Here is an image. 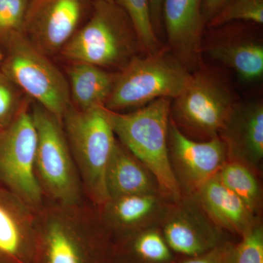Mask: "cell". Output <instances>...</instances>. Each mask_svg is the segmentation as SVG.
<instances>
[{
  "instance_id": "1",
  "label": "cell",
  "mask_w": 263,
  "mask_h": 263,
  "mask_svg": "<svg viewBox=\"0 0 263 263\" xmlns=\"http://www.w3.org/2000/svg\"><path fill=\"white\" fill-rule=\"evenodd\" d=\"M108 235L96 209L45 204L37 212L34 263H100Z\"/></svg>"
},
{
  "instance_id": "20",
  "label": "cell",
  "mask_w": 263,
  "mask_h": 263,
  "mask_svg": "<svg viewBox=\"0 0 263 263\" xmlns=\"http://www.w3.org/2000/svg\"><path fill=\"white\" fill-rule=\"evenodd\" d=\"M114 254L123 263H174L176 259L160 226L118 237Z\"/></svg>"
},
{
  "instance_id": "7",
  "label": "cell",
  "mask_w": 263,
  "mask_h": 263,
  "mask_svg": "<svg viewBox=\"0 0 263 263\" xmlns=\"http://www.w3.org/2000/svg\"><path fill=\"white\" fill-rule=\"evenodd\" d=\"M7 46L8 56L0 70L16 87L62 121L72 105L65 76L23 33L10 39Z\"/></svg>"
},
{
  "instance_id": "16",
  "label": "cell",
  "mask_w": 263,
  "mask_h": 263,
  "mask_svg": "<svg viewBox=\"0 0 263 263\" xmlns=\"http://www.w3.org/2000/svg\"><path fill=\"white\" fill-rule=\"evenodd\" d=\"M219 137L228 156L260 172L263 160V104L260 100L235 104Z\"/></svg>"
},
{
  "instance_id": "4",
  "label": "cell",
  "mask_w": 263,
  "mask_h": 263,
  "mask_svg": "<svg viewBox=\"0 0 263 263\" xmlns=\"http://www.w3.org/2000/svg\"><path fill=\"white\" fill-rule=\"evenodd\" d=\"M141 49L125 12L115 3L97 0L87 23L76 31L60 52L74 63L122 70Z\"/></svg>"
},
{
  "instance_id": "8",
  "label": "cell",
  "mask_w": 263,
  "mask_h": 263,
  "mask_svg": "<svg viewBox=\"0 0 263 263\" xmlns=\"http://www.w3.org/2000/svg\"><path fill=\"white\" fill-rule=\"evenodd\" d=\"M28 105L0 130V182L37 212L45 197L36 176L37 133Z\"/></svg>"
},
{
  "instance_id": "27",
  "label": "cell",
  "mask_w": 263,
  "mask_h": 263,
  "mask_svg": "<svg viewBox=\"0 0 263 263\" xmlns=\"http://www.w3.org/2000/svg\"><path fill=\"white\" fill-rule=\"evenodd\" d=\"M18 87L0 70V130L9 125L25 101H22Z\"/></svg>"
},
{
  "instance_id": "24",
  "label": "cell",
  "mask_w": 263,
  "mask_h": 263,
  "mask_svg": "<svg viewBox=\"0 0 263 263\" xmlns=\"http://www.w3.org/2000/svg\"><path fill=\"white\" fill-rule=\"evenodd\" d=\"M235 21L263 24V0H231L207 23L219 27Z\"/></svg>"
},
{
  "instance_id": "31",
  "label": "cell",
  "mask_w": 263,
  "mask_h": 263,
  "mask_svg": "<svg viewBox=\"0 0 263 263\" xmlns=\"http://www.w3.org/2000/svg\"><path fill=\"white\" fill-rule=\"evenodd\" d=\"M3 60H4V55H3V53L0 51V65L3 63Z\"/></svg>"
},
{
  "instance_id": "19",
  "label": "cell",
  "mask_w": 263,
  "mask_h": 263,
  "mask_svg": "<svg viewBox=\"0 0 263 263\" xmlns=\"http://www.w3.org/2000/svg\"><path fill=\"white\" fill-rule=\"evenodd\" d=\"M111 73L98 66L75 63L68 70L71 103L80 110L105 106L115 81Z\"/></svg>"
},
{
  "instance_id": "21",
  "label": "cell",
  "mask_w": 263,
  "mask_h": 263,
  "mask_svg": "<svg viewBox=\"0 0 263 263\" xmlns=\"http://www.w3.org/2000/svg\"><path fill=\"white\" fill-rule=\"evenodd\" d=\"M216 61L235 71L241 80L251 82L263 76V46L254 41L221 43L209 49Z\"/></svg>"
},
{
  "instance_id": "5",
  "label": "cell",
  "mask_w": 263,
  "mask_h": 263,
  "mask_svg": "<svg viewBox=\"0 0 263 263\" xmlns=\"http://www.w3.org/2000/svg\"><path fill=\"white\" fill-rule=\"evenodd\" d=\"M192 77L190 70L166 50L137 56L117 72L104 107L111 111L124 112L159 99H176Z\"/></svg>"
},
{
  "instance_id": "23",
  "label": "cell",
  "mask_w": 263,
  "mask_h": 263,
  "mask_svg": "<svg viewBox=\"0 0 263 263\" xmlns=\"http://www.w3.org/2000/svg\"><path fill=\"white\" fill-rule=\"evenodd\" d=\"M130 20L142 48L147 53L160 49L158 38L152 22L148 0H114Z\"/></svg>"
},
{
  "instance_id": "11",
  "label": "cell",
  "mask_w": 263,
  "mask_h": 263,
  "mask_svg": "<svg viewBox=\"0 0 263 263\" xmlns=\"http://www.w3.org/2000/svg\"><path fill=\"white\" fill-rule=\"evenodd\" d=\"M160 228L170 248L180 257L200 255L228 240L193 195L173 202Z\"/></svg>"
},
{
  "instance_id": "15",
  "label": "cell",
  "mask_w": 263,
  "mask_h": 263,
  "mask_svg": "<svg viewBox=\"0 0 263 263\" xmlns=\"http://www.w3.org/2000/svg\"><path fill=\"white\" fill-rule=\"evenodd\" d=\"M202 0H163L164 19L168 42L174 55L190 70L201 50L204 22Z\"/></svg>"
},
{
  "instance_id": "10",
  "label": "cell",
  "mask_w": 263,
  "mask_h": 263,
  "mask_svg": "<svg viewBox=\"0 0 263 263\" xmlns=\"http://www.w3.org/2000/svg\"><path fill=\"white\" fill-rule=\"evenodd\" d=\"M167 146L171 168L183 195H195L217 175L228 158V148L220 137L195 141L184 134L171 117Z\"/></svg>"
},
{
  "instance_id": "26",
  "label": "cell",
  "mask_w": 263,
  "mask_h": 263,
  "mask_svg": "<svg viewBox=\"0 0 263 263\" xmlns=\"http://www.w3.org/2000/svg\"><path fill=\"white\" fill-rule=\"evenodd\" d=\"M233 263H263V226L260 221L235 242Z\"/></svg>"
},
{
  "instance_id": "9",
  "label": "cell",
  "mask_w": 263,
  "mask_h": 263,
  "mask_svg": "<svg viewBox=\"0 0 263 263\" xmlns=\"http://www.w3.org/2000/svg\"><path fill=\"white\" fill-rule=\"evenodd\" d=\"M174 100L173 120L181 130L203 141L219 136L235 105L228 88L205 71L193 75Z\"/></svg>"
},
{
  "instance_id": "29",
  "label": "cell",
  "mask_w": 263,
  "mask_h": 263,
  "mask_svg": "<svg viewBox=\"0 0 263 263\" xmlns=\"http://www.w3.org/2000/svg\"><path fill=\"white\" fill-rule=\"evenodd\" d=\"M231 0H202V14L204 22L207 24Z\"/></svg>"
},
{
  "instance_id": "32",
  "label": "cell",
  "mask_w": 263,
  "mask_h": 263,
  "mask_svg": "<svg viewBox=\"0 0 263 263\" xmlns=\"http://www.w3.org/2000/svg\"><path fill=\"white\" fill-rule=\"evenodd\" d=\"M95 1H97V0H95ZM100 1H105L107 2V3H114V0H100Z\"/></svg>"
},
{
  "instance_id": "30",
  "label": "cell",
  "mask_w": 263,
  "mask_h": 263,
  "mask_svg": "<svg viewBox=\"0 0 263 263\" xmlns=\"http://www.w3.org/2000/svg\"><path fill=\"white\" fill-rule=\"evenodd\" d=\"M152 22L157 34L160 32L162 18V4L163 0H148Z\"/></svg>"
},
{
  "instance_id": "25",
  "label": "cell",
  "mask_w": 263,
  "mask_h": 263,
  "mask_svg": "<svg viewBox=\"0 0 263 263\" xmlns=\"http://www.w3.org/2000/svg\"><path fill=\"white\" fill-rule=\"evenodd\" d=\"M29 0H0V41L7 44L23 33Z\"/></svg>"
},
{
  "instance_id": "2",
  "label": "cell",
  "mask_w": 263,
  "mask_h": 263,
  "mask_svg": "<svg viewBox=\"0 0 263 263\" xmlns=\"http://www.w3.org/2000/svg\"><path fill=\"white\" fill-rule=\"evenodd\" d=\"M171 111L168 98L159 99L125 113L106 109L118 141L149 170L161 192L170 200L177 202L183 194L170 162L167 133Z\"/></svg>"
},
{
  "instance_id": "6",
  "label": "cell",
  "mask_w": 263,
  "mask_h": 263,
  "mask_svg": "<svg viewBox=\"0 0 263 263\" xmlns=\"http://www.w3.org/2000/svg\"><path fill=\"white\" fill-rule=\"evenodd\" d=\"M37 133L35 173L45 199L62 206L83 205L84 190L62 121L34 104Z\"/></svg>"
},
{
  "instance_id": "17",
  "label": "cell",
  "mask_w": 263,
  "mask_h": 263,
  "mask_svg": "<svg viewBox=\"0 0 263 263\" xmlns=\"http://www.w3.org/2000/svg\"><path fill=\"white\" fill-rule=\"evenodd\" d=\"M211 220L226 233L243 236L260 217L218 179L209 180L193 195Z\"/></svg>"
},
{
  "instance_id": "18",
  "label": "cell",
  "mask_w": 263,
  "mask_h": 263,
  "mask_svg": "<svg viewBox=\"0 0 263 263\" xmlns=\"http://www.w3.org/2000/svg\"><path fill=\"white\" fill-rule=\"evenodd\" d=\"M105 182L109 198L162 193L155 176L117 138L107 167Z\"/></svg>"
},
{
  "instance_id": "14",
  "label": "cell",
  "mask_w": 263,
  "mask_h": 263,
  "mask_svg": "<svg viewBox=\"0 0 263 263\" xmlns=\"http://www.w3.org/2000/svg\"><path fill=\"white\" fill-rule=\"evenodd\" d=\"M173 202L162 193L124 195L110 197L97 211L106 233L118 238L160 226Z\"/></svg>"
},
{
  "instance_id": "12",
  "label": "cell",
  "mask_w": 263,
  "mask_h": 263,
  "mask_svg": "<svg viewBox=\"0 0 263 263\" xmlns=\"http://www.w3.org/2000/svg\"><path fill=\"white\" fill-rule=\"evenodd\" d=\"M86 0H29L23 34L45 54L61 51L78 30Z\"/></svg>"
},
{
  "instance_id": "28",
  "label": "cell",
  "mask_w": 263,
  "mask_h": 263,
  "mask_svg": "<svg viewBox=\"0 0 263 263\" xmlns=\"http://www.w3.org/2000/svg\"><path fill=\"white\" fill-rule=\"evenodd\" d=\"M235 242L228 240L195 257H181L174 263H233Z\"/></svg>"
},
{
  "instance_id": "22",
  "label": "cell",
  "mask_w": 263,
  "mask_h": 263,
  "mask_svg": "<svg viewBox=\"0 0 263 263\" xmlns=\"http://www.w3.org/2000/svg\"><path fill=\"white\" fill-rule=\"evenodd\" d=\"M260 172L252 166L228 156L219 170L218 179L239 197L254 215L260 217L262 206V189Z\"/></svg>"
},
{
  "instance_id": "3",
  "label": "cell",
  "mask_w": 263,
  "mask_h": 263,
  "mask_svg": "<svg viewBox=\"0 0 263 263\" xmlns=\"http://www.w3.org/2000/svg\"><path fill=\"white\" fill-rule=\"evenodd\" d=\"M84 195L96 209L108 200L107 167L117 137L104 106L80 110L71 105L62 118Z\"/></svg>"
},
{
  "instance_id": "13",
  "label": "cell",
  "mask_w": 263,
  "mask_h": 263,
  "mask_svg": "<svg viewBox=\"0 0 263 263\" xmlns=\"http://www.w3.org/2000/svg\"><path fill=\"white\" fill-rule=\"evenodd\" d=\"M37 212L0 182V263H34Z\"/></svg>"
}]
</instances>
